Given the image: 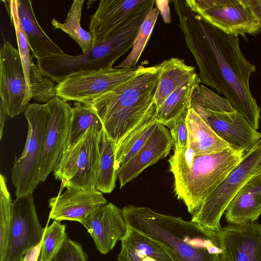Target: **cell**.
<instances>
[{
    "mask_svg": "<svg viewBox=\"0 0 261 261\" xmlns=\"http://www.w3.org/2000/svg\"><path fill=\"white\" fill-rule=\"evenodd\" d=\"M189 110L184 111L167 126L170 129L173 146L175 149L189 146L188 131L186 124V117Z\"/></svg>",
    "mask_w": 261,
    "mask_h": 261,
    "instance_id": "cell-34",
    "label": "cell"
},
{
    "mask_svg": "<svg viewBox=\"0 0 261 261\" xmlns=\"http://www.w3.org/2000/svg\"><path fill=\"white\" fill-rule=\"evenodd\" d=\"M179 26L199 69L201 83L224 95L256 130L261 109L250 92L249 79L255 66L246 60L238 36L228 35L193 12L185 1L174 5Z\"/></svg>",
    "mask_w": 261,
    "mask_h": 261,
    "instance_id": "cell-1",
    "label": "cell"
},
{
    "mask_svg": "<svg viewBox=\"0 0 261 261\" xmlns=\"http://www.w3.org/2000/svg\"><path fill=\"white\" fill-rule=\"evenodd\" d=\"M220 261H261V224L257 221L221 228Z\"/></svg>",
    "mask_w": 261,
    "mask_h": 261,
    "instance_id": "cell-15",
    "label": "cell"
},
{
    "mask_svg": "<svg viewBox=\"0 0 261 261\" xmlns=\"http://www.w3.org/2000/svg\"><path fill=\"white\" fill-rule=\"evenodd\" d=\"M21 28L29 42L33 56L36 59L63 51L46 35L35 15L30 0H16Z\"/></svg>",
    "mask_w": 261,
    "mask_h": 261,
    "instance_id": "cell-22",
    "label": "cell"
},
{
    "mask_svg": "<svg viewBox=\"0 0 261 261\" xmlns=\"http://www.w3.org/2000/svg\"><path fill=\"white\" fill-rule=\"evenodd\" d=\"M102 130V124L90 127L75 146L64 151L53 172L63 188L86 189L95 187Z\"/></svg>",
    "mask_w": 261,
    "mask_h": 261,
    "instance_id": "cell-8",
    "label": "cell"
},
{
    "mask_svg": "<svg viewBox=\"0 0 261 261\" xmlns=\"http://www.w3.org/2000/svg\"><path fill=\"white\" fill-rule=\"evenodd\" d=\"M9 14L11 24L13 26L16 35L22 67L27 83L30 86L33 99L38 102H47L56 96L55 82L45 76L37 65L33 60L31 48L27 36L20 25L16 0L2 1Z\"/></svg>",
    "mask_w": 261,
    "mask_h": 261,
    "instance_id": "cell-16",
    "label": "cell"
},
{
    "mask_svg": "<svg viewBox=\"0 0 261 261\" xmlns=\"http://www.w3.org/2000/svg\"><path fill=\"white\" fill-rule=\"evenodd\" d=\"M201 83L197 73L171 93L156 110L157 121L167 127L173 120L191 107L192 96Z\"/></svg>",
    "mask_w": 261,
    "mask_h": 261,
    "instance_id": "cell-26",
    "label": "cell"
},
{
    "mask_svg": "<svg viewBox=\"0 0 261 261\" xmlns=\"http://www.w3.org/2000/svg\"><path fill=\"white\" fill-rule=\"evenodd\" d=\"M191 108L208 123L219 137L232 146L240 147L246 152L261 139V134L230 103L222 108L211 110L191 101Z\"/></svg>",
    "mask_w": 261,
    "mask_h": 261,
    "instance_id": "cell-13",
    "label": "cell"
},
{
    "mask_svg": "<svg viewBox=\"0 0 261 261\" xmlns=\"http://www.w3.org/2000/svg\"><path fill=\"white\" fill-rule=\"evenodd\" d=\"M245 151L232 146L218 153L195 154L189 146L174 149L168 159L174 178V191L194 215L207 197L240 161Z\"/></svg>",
    "mask_w": 261,
    "mask_h": 261,
    "instance_id": "cell-4",
    "label": "cell"
},
{
    "mask_svg": "<svg viewBox=\"0 0 261 261\" xmlns=\"http://www.w3.org/2000/svg\"><path fill=\"white\" fill-rule=\"evenodd\" d=\"M38 261H41L40 259H39Z\"/></svg>",
    "mask_w": 261,
    "mask_h": 261,
    "instance_id": "cell-38",
    "label": "cell"
},
{
    "mask_svg": "<svg viewBox=\"0 0 261 261\" xmlns=\"http://www.w3.org/2000/svg\"><path fill=\"white\" fill-rule=\"evenodd\" d=\"M261 175V139L207 197L192 221L217 233L220 219L239 190L250 179Z\"/></svg>",
    "mask_w": 261,
    "mask_h": 261,
    "instance_id": "cell-6",
    "label": "cell"
},
{
    "mask_svg": "<svg viewBox=\"0 0 261 261\" xmlns=\"http://www.w3.org/2000/svg\"><path fill=\"white\" fill-rule=\"evenodd\" d=\"M121 242L118 261H141L146 257L153 258L156 261H172L157 242L128 226Z\"/></svg>",
    "mask_w": 261,
    "mask_h": 261,
    "instance_id": "cell-25",
    "label": "cell"
},
{
    "mask_svg": "<svg viewBox=\"0 0 261 261\" xmlns=\"http://www.w3.org/2000/svg\"><path fill=\"white\" fill-rule=\"evenodd\" d=\"M0 97L11 118L24 113L33 98L19 50L9 41H5L0 48Z\"/></svg>",
    "mask_w": 261,
    "mask_h": 261,
    "instance_id": "cell-12",
    "label": "cell"
},
{
    "mask_svg": "<svg viewBox=\"0 0 261 261\" xmlns=\"http://www.w3.org/2000/svg\"><path fill=\"white\" fill-rule=\"evenodd\" d=\"M146 1L101 0L97 10L90 17L89 32L93 37V47L127 20Z\"/></svg>",
    "mask_w": 261,
    "mask_h": 261,
    "instance_id": "cell-20",
    "label": "cell"
},
{
    "mask_svg": "<svg viewBox=\"0 0 261 261\" xmlns=\"http://www.w3.org/2000/svg\"><path fill=\"white\" fill-rule=\"evenodd\" d=\"M4 175L0 176V261H4L11 229L13 202Z\"/></svg>",
    "mask_w": 261,
    "mask_h": 261,
    "instance_id": "cell-32",
    "label": "cell"
},
{
    "mask_svg": "<svg viewBox=\"0 0 261 261\" xmlns=\"http://www.w3.org/2000/svg\"><path fill=\"white\" fill-rule=\"evenodd\" d=\"M24 115L28 124L26 142L21 155L15 156L11 179L16 197L33 193L39 181V171L49 113L48 106L30 104Z\"/></svg>",
    "mask_w": 261,
    "mask_h": 261,
    "instance_id": "cell-7",
    "label": "cell"
},
{
    "mask_svg": "<svg viewBox=\"0 0 261 261\" xmlns=\"http://www.w3.org/2000/svg\"><path fill=\"white\" fill-rule=\"evenodd\" d=\"M115 146L102 132L100 142V160L95 188L102 193H110L116 186L118 170L115 166Z\"/></svg>",
    "mask_w": 261,
    "mask_h": 261,
    "instance_id": "cell-27",
    "label": "cell"
},
{
    "mask_svg": "<svg viewBox=\"0 0 261 261\" xmlns=\"http://www.w3.org/2000/svg\"><path fill=\"white\" fill-rule=\"evenodd\" d=\"M188 7L225 33L246 38L261 32L254 0H186Z\"/></svg>",
    "mask_w": 261,
    "mask_h": 261,
    "instance_id": "cell-9",
    "label": "cell"
},
{
    "mask_svg": "<svg viewBox=\"0 0 261 261\" xmlns=\"http://www.w3.org/2000/svg\"><path fill=\"white\" fill-rule=\"evenodd\" d=\"M42 242L28 252L24 261H38L39 260Z\"/></svg>",
    "mask_w": 261,
    "mask_h": 261,
    "instance_id": "cell-36",
    "label": "cell"
},
{
    "mask_svg": "<svg viewBox=\"0 0 261 261\" xmlns=\"http://www.w3.org/2000/svg\"><path fill=\"white\" fill-rule=\"evenodd\" d=\"M138 67L137 73L130 79L83 103L96 113L115 148L139 126L155 116L159 69L156 65Z\"/></svg>",
    "mask_w": 261,
    "mask_h": 261,
    "instance_id": "cell-2",
    "label": "cell"
},
{
    "mask_svg": "<svg viewBox=\"0 0 261 261\" xmlns=\"http://www.w3.org/2000/svg\"><path fill=\"white\" fill-rule=\"evenodd\" d=\"M46 102L49 118L44 140L39 171L40 182L44 181L54 172L66 149L71 115L72 107L57 96Z\"/></svg>",
    "mask_w": 261,
    "mask_h": 261,
    "instance_id": "cell-14",
    "label": "cell"
},
{
    "mask_svg": "<svg viewBox=\"0 0 261 261\" xmlns=\"http://www.w3.org/2000/svg\"><path fill=\"white\" fill-rule=\"evenodd\" d=\"M98 124H101V123L92 108L76 102L75 107L71 108L65 150L71 149L80 140L89 128Z\"/></svg>",
    "mask_w": 261,
    "mask_h": 261,
    "instance_id": "cell-30",
    "label": "cell"
},
{
    "mask_svg": "<svg viewBox=\"0 0 261 261\" xmlns=\"http://www.w3.org/2000/svg\"><path fill=\"white\" fill-rule=\"evenodd\" d=\"M158 121L155 116L148 120L130 134L115 148V166L118 170L142 147L154 131Z\"/></svg>",
    "mask_w": 261,
    "mask_h": 261,
    "instance_id": "cell-29",
    "label": "cell"
},
{
    "mask_svg": "<svg viewBox=\"0 0 261 261\" xmlns=\"http://www.w3.org/2000/svg\"><path fill=\"white\" fill-rule=\"evenodd\" d=\"M159 12L156 6L149 11L139 29L130 52L119 64L114 68L117 69L136 68V65L149 39Z\"/></svg>",
    "mask_w": 261,
    "mask_h": 261,
    "instance_id": "cell-31",
    "label": "cell"
},
{
    "mask_svg": "<svg viewBox=\"0 0 261 261\" xmlns=\"http://www.w3.org/2000/svg\"><path fill=\"white\" fill-rule=\"evenodd\" d=\"M51 261H88L82 245L68 237Z\"/></svg>",
    "mask_w": 261,
    "mask_h": 261,
    "instance_id": "cell-35",
    "label": "cell"
},
{
    "mask_svg": "<svg viewBox=\"0 0 261 261\" xmlns=\"http://www.w3.org/2000/svg\"><path fill=\"white\" fill-rule=\"evenodd\" d=\"M67 237L66 225L61 221L54 220L45 228L41 244L40 259L41 261H51Z\"/></svg>",
    "mask_w": 261,
    "mask_h": 261,
    "instance_id": "cell-33",
    "label": "cell"
},
{
    "mask_svg": "<svg viewBox=\"0 0 261 261\" xmlns=\"http://www.w3.org/2000/svg\"><path fill=\"white\" fill-rule=\"evenodd\" d=\"M122 210L127 225L157 242L172 261H220L218 233L147 207L127 205Z\"/></svg>",
    "mask_w": 261,
    "mask_h": 261,
    "instance_id": "cell-3",
    "label": "cell"
},
{
    "mask_svg": "<svg viewBox=\"0 0 261 261\" xmlns=\"http://www.w3.org/2000/svg\"><path fill=\"white\" fill-rule=\"evenodd\" d=\"M159 70L154 100L157 110L168 96L196 74L194 67L184 59L171 58L156 65Z\"/></svg>",
    "mask_w": 261,
    "mask_h": 261,
    "instance_id": "cell-24",
    "label": "cell"
},
{
    "mask_svg": "<svg viewBox=\"0 0 261 261\" xmlns=\"http://www.w3.org/2000/svg\"><path fill=\"white\" fill-rule=\"evenodd\" d=\"M261 215V175L247 181L236 193L225 211L230 224L256 221Z\"/></svg>",
    "mask_w": 261,
    "mask_h": 261,
    "instance_id": "cell-21",
    "label": "cell"
},
{
    "mask_svg": "<svg viewBox=\"0 0 261 261\" xmlns=\"http://www.w3.org/2000/svg\"><path fill=\"white\" fill-rule=\"evenodd\" d=\"M188 145L196 155L222 152L232 146L226 143L193 109H189L186 117Z\"/></svg>",
    "mask_w": 261,
    "mask_h": 261,
    "instance_id": "cell-23",
    "label": "cell"
},
{
    "mask_svg": "<svg viewBox=\"0 0 261 261\" xmlns=\"http://www.w3.org/2000/svg\"><path fill=\"white\" fill-rule=\"evenodd\" d=\"M138 67H107L70 74L56 86V96L65 101H85L105 93L134 76Z\"/></svg>",
    "mask_w": 261,
    "mask_h": 261,
    "instance_id": "cell-10",
    "label": "cell"
},
{
    "mask_svg": "<svg viewBox=\"0 0 261 261\" xmlns=\"http://www.w3.org/2000/svg\"><path fill=\"white\" fill-rule=\"evenodd\" d=\"M155 1L147 0L144 5L102 42L78 56L65 53L37 59L41 73L57 84L71 73L82 70L112 67L113 64L133 47L146 15L154 7Z\"/></svg>",
    "mask_w": 261,
    "mask_h": 261,
    "instance_id": "cell-5",
    "label": "cell"
},
{
    "mask_svg": "<svg viewBox=\"0 0 261 261\" xmlns=\"http://www.w3.org/2000/svg\"><path fill=\"white\" fill-rule=\"evenodd\" d=\"M84 0H74L67 14L64 22L52 18L51 23L54 28L61 30L80 45L84 53L93 47L92 34L81 27V19Z\"/></svg>",
    "mask_w": 261,
    "mask_h": 261,
    "instance_id": "cell-28",
    "label": "cell"
},
{
    "mask_svg": "<svg viewBox=\"0 0 261 261\" xmlns=\"http://www.w3.org/2000/svg\"><path fill=\"white\" fill-rule=\"evenodd\" d=\"M102 192L95 187L89 189H67L48 200L49 218L81 222L97 209L107 204Z\"/></svg>",
    "mask_w": 261,
    "mask_h": 261,
    "instance_id": "cell-18",
    "label": "cell"
},
{
    "mask_svg": "<svg viewBox=\"0 0 261 261\" xmlns=\"http://www.w3.org/2000/svg\"><path fill=\"white\" fill-rule=\"evenodd\" d=\"M173 146L169 130L158 122L156 126L139 151L119 168L118 179L121 189L137 177L144 169L166 158Z\"/></svg>",
    "mask_w": 261,
    "mask_h": 261,
    "instance_id": "cell-19",
    "label": "cell"
},
{
    "mask_svg": "<svg viewBox=\"0 0 261 261\" xmlns=\"http://www.w3.org/2000/svg\"><path fill=\"white\" fill-rule=\"evenodd\" d=\"M44 232L33 193L16 197L12 204L11 229L4 261H24L28 252L42 242Z\"/></svg>",
    "mask_w": 261,
    "mask_h": 261,
    "instance_id": "cell-11",
    "label": "cell"
},
{
    "mask_svg": "<svg viewBox=\"0 0 261 261\" xmlns=\"http://www.w3.org/2000/svg\"><path fill=\"white\" fill-rule=\"evenodd\" d=\"M80 223L86 228L97 249L102 254L112 250L128 230L122 210L111 202L97 209Z\"/></svg>",
    "mask_w": 261,
    "mask_h": 261,
    "instance_id": "cell-17",
    "label": "cell"
},
{
    "mask_svg": "<svg viewBox=\"0 0 261 261\" xmlns=\"http://www.w3.org/2000/svg\"><path fill=\"white\" fill-rule=\"evenodd\" d=\"M8 116L7 112L5 108L3 106L2 103L0 102V139H1L3 137V129L4 127L5 122Z\"/></svg>",
    "mask_w": 261,
    "mask_h": 261,
    "instance_id": "cell-37",
    "label": "cell"
}]
</instances>
